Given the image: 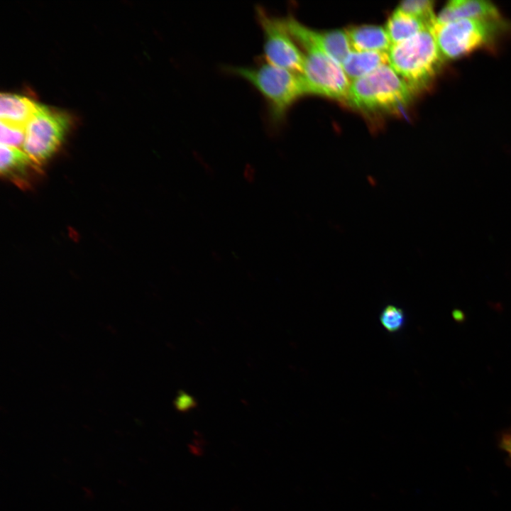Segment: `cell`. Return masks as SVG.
<instances>
[{"instance_id": "obj_17", "label": "cell", "mask_w": 511, "mask_h": 511, "mask_svg": "<svg viewBox=\"0 0 511 511\" xmlns=\"http://www.w3.org/2000/svg\"><path fill=\"white\" fill-rule=\"evenodd\" d=\"M25 136L26 129L1 123V144L21 148L25 141Z\"/></svg>"}, {"instance_id": "obj_4", "label": "cell", "mask_w": 511, "mask_h": 511, "mask_svg": "<svg viewBox=\"0 0 511 511\" xmlns=\"http://www.w3.org/2000/svg\"><path fill=\"white\" fill-rule=\"evenodd\" d=\"M501 20L464 18L431 28L444 60H456L490 44L502 28Z\"/></svg>"}, {"instance_id": "obj_2", "label": "cell", "mask_w": 511, "mask_h": 511, "mask_svg": "<svg viewBox=\"0 0 511 511\" xmlns=\"http://www.w3.org/2000/svg\"><path fill=\"white\" fill-rule=\"evenodd\" d=\"M414 92L389 64L351 82L346 102L364 112H398Z\"/></svg>"}, {"instance_id": "obj_16", "label": "cell", "mask_w": 511, "mask_h": 511, "mask_svg": "<svg viewBox=\"0 0 511 511\" xmlns=\"http://www.w3.org/2000/svg\"><path fill=\"white\" fill-rule=\"evenodd\" d=\"M379 319L383 327L391 334L402 330L405 324L402 309L393 304H388L381 310Z\"/></svg>"}, {"instance_id": "obj_18", "label": "cell", "mask_w": 511, "mask_h": 511, "mask_svg": "<svg viewBox=\"0 0 511 511\" xmlns=\"http://www.w3.org/2000/svg\"><path fill=\"white\" fill-rule=\"evenodd\" d=\"M194 405V400L183 392H180L175 400L176 408L180 411H187L192 408Z\"/></svg>"}, {"instance_id": "obj_15", "label": "cell", "mask_w": 511, "mask_h": 511, "mask_svg": "<svg viewBox=\"0 0 511 511\" xmlns=\"http://www.w3.org/2000/svg\"><path fill=\"white\" fill-rule=\"evenodd\" d=\"M397 9L425 22L430 28L436 21L434 2L429 0H408L402 1Z\"/></svg>"}, {"instance_id": "obj_5", "label": "cell", "mask_w": 511, "mask_h": 511, "mask_svg": "<svg viewBox=\"0 0 511 511\" xmlns=\"http://www.w3.org/2000/svg\"><path fill=\"white\" fill-rule=\"evenodd\" d=\"M300 45L305 51L300 76L306 93L346 101L351 81L341 65L312 44Z\"/></svg>"}, {"instance_id": "obj_14", "label": "cell", "mask_w": 511, "mask_h": 511, "mask_svg": "<svg viewBox=\"0 0 511 511\" xmlns=\"http://www.w3.org/2000/svg\"><path fill=\"white\" fill-rule=\"evenodd\" d=\"M38 166L21 148L1 144L0 170L2 175L17 179L31 167Z\"/></svg>"}, {"instance_id": "obj_7", "label": "cell", "mask_w": 511, "mask_h": 511, "mask_svg": "<svg viewBox=\"0 0 511 511\" xmlns=\"http://www.w3.org/2000/svg\"><path fill=\"white\" fill-rule=\"evenodd\" d=\"M256 14L263 33L265 61L301 75L304 70V54L290 34L285 18L273 16L258 6L256 7Z\"/></svg>"}, {"instance_id": "obj_11", "label": "cell", "mask_w": 511, "mask_h": 511, "mask_svg": "<svg viewBox=\"0 0 511 511\" xmlns=\"http://www.w3.org/2000/svg\"><path fill=\"white\" fill-rule=\"evenodd\" d=\"M346 31L355 51L388 53L392 45L385 28L380 26H356Z\"/></svg>"}, {"instance_id": "obj_3", "label": "cell", "mask_w": 511, "mask_h": 511, "mask_svg": "<svg viewBox=\"0 0 511 511\" xmlns=\"http://www.w3.org/2000/svg\"><path fill=\"white\" fill-rule=\"evenodd\" d=\"M388 54L390 66L414 92L425 88L445 61L431 28L392 45Z\"/></svg>"}, {"instance_id": "obj_9", "label": "cell", "mask_w": 511, "mask_h": 511, "mask_svg": "<svg viewBox=\"0 0 511 511\" xmlns=\"http://www.w3.org/2000/svg\"><path fill=\"white\" fill-rule=\"evenodd\" d=\"M472 18L500 21L496 6L488 1L454 0L449 1L436 18V23H444L456 20Z\"/></svg>"}, {"instance_id": "obj_19", "label": "cell", "mask_w": 511, "mask_h": 511, "mask_svg": "<svg viewBox=\"0 0 511 511\" xmlns=\"http://www.w3.org/2000/svg\"><path fill=\"white\" fill-rule=\"evenodd\" d=\"M243 178L248 183H253L256 180V172L251 165H246L243 170Z\"/></svg>"}, {"instance_id": "obj_13", "label": "cell", "mask_w": 511, "mask_h": 511, "mask_svg": "<svg viewBox=\"0 0 511 511\" xmlns=\"http://www.w3.org/2000/svg\"><path fill=\"white\" fill-rule=\"evenodd\" d=\"M385 28L391 44L395 45L431 28L423 21L396 9L388 18Z\"/></svg>"}, {"instance_id": "obj_1", "label": "cell", "mask_w": 511, "mask_h": 511, "mask_svg": "<svg viewBox=\"0 0 511 511\" xmlns=\"http://www.w3.org/2000/svg\"><path fill=\"white\" fill-rule=\"evenodd\" d=\"M224 70L246 80L260 92L273 125L282 121L289 108L307 94L300 75L265 61L251 66H226Z\"/></svg>"}, {"instance_id": "obj_6", "label": "cell", "mask_w": 511, "mask_h": 511, "mask_svg": "<svg viewBox=\"0 0 511 511\" xmlns=\"http://www.w3.org/2000/svg\"><path fill=\"white\" fill-rule=\"evenodd\" d=\"M70 125L69 115L41 104L26 128L23 150L40 165L57 151Z\"/></svg>"}, {"instance_id": "obj_20", "label": "cell", "mask_w": 511, "mask_h": 511, "mask_svg": "<svg viewBox=\"0 0 511 511\" xmlns=\"http://www.w3.org/2000/svg\"><path fill=\"white\" fill-rule=\"evenodd\" d=\"M501 446L511 458V433L502 439Z\"/></svg>"}, {"instance_id": "obj_10", "label": "cell", "mask_w": 511, "mask_h": 511, "mask_svg": "<svg viewBox=\"0 0 511 511\" xmlns=\"http://www.w3.org/2000/svg\"><path fill=\"white\" fill-rule=\"evenodd\" d=\"M39 104L28 97L13 94H1L0 97L1 123L26 129L37 111Z\"/></svg>"}, {"instance_id": "obj_8", "label": "cell", "mask_w": 511, "mask_h": 511, "mask_svg": "<svg viewBox=\"0 0 511 511\" xmlns=\"http://www.w3.org/2000/svg\"><path fill=\"white\" fill-rule=\"evenodd\" d=\"M285 20L290 34L297 43L312 44L341 65L352 50L346 30L318 31L307 27L292 16Z\"/></svg>"}, {"instance_id": "obj_12", "label": "cell", "mask_w": 511, "mask_h": 511, "mask_svg": "<svg viewBox=\"0 0 511 511\" xmlns=\"http://www.w3.org/2000/svg\"><path fill=\"white\" fill-rule=\"evenodd\" d=\"M388 64V53L352 50L341 64V67L347 77L352 82Z\"/></svg>"}]
</instances>
